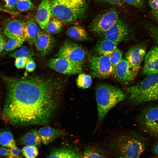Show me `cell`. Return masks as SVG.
Here are the masks:
<instances>
[{
  "mask_svg": "<svg viewBox=\"0 0 158 158\" xmlns=\"http://www.w3.org/2000/svg\"><path fill=\"white\" fill-rule=\"evenodd\" d=\"M7 95L4 111L13 124H42L48 122L56 108L60 84L50 78L2 77Z\"/></svg>",
  "mask_w": 158,
  "mask_h": 158,
  "instance_id": "obj_1",
  "label": "cell"
},
{
  "mask_svg": "<svg viewBox=\"0 0 158 158\" xmlns=\"http://www.w3.org/2000/svg\"><path fill=\"white\" fill-rule=\"evenodd\" d=\"M105 147L115 158H139L144 150L143 144L133 135L120 133L110 138Z\"/></svg>",
  "mask_w": 158,
  "mask_h": 158,
  "instance_id": "obj_2",
  "label": "cell"
},
{
  "mask_svg": "<svg viewBox=\"0 0 158 158\" xmlns=\"http://www.w3.org/2000/svg\"><path fill=\"white\" fill-rule=\"evenodd\" d=\"M98 111L97 126H99L108 112L127 97L121 89L107 83L98 85L95 91Z\"/></svg>",
  "mask_w": 158,
  "mask_h": 158,
  "instance_id": "obj_3",
  "label": "cell"
},
{
  "mask_svg": "<svg viewBox=\"0 0 158 158\" xmlns=\"http://www.w3.org/2000/svg\"><path fill=\"white\" fill-rule=\"evenodd\" d=\"M52 15L62 23L74 22L85 13L86 0H51Z\"/></svg>",
  "mask_w": 158,
  "mask_h": 158,
  "instance_id": "obj_4",
  "label": "cell"
},
{
  "mask_svg": "<svg viewBox=\"0 0 158 158\" xmlns=\"http://www.w3.org/2000/svg\"><path fill=\"white\" fill-rule=\"evenodd\" d=\"M128 102L134 104L158 101V74L147 76L136 84L125 88Z\"/></svg>",
  "mask_w": 158,
  "mask_h": 158,
  "instance_id": "obj_5",
  "label": "cell"
},
{
  "mask_svg": "<svg viewBox=\"0 0 158 158\" xmlns=\"http://www.w3.org/2000/svg\"><path fill=\"white\" fill-rule=\"evenodd\" d=\"M119 18L118 12L116 8H110L95 17L89 25V30L94 34L101 35Z\"/></svg>",
  "mask_w": 158,
  "mask_h": 158,
  "instance_id": "obj_6",
  "label": "cell"
},
{
  "mask_svg": "<svg viewBox=\"0 0 158 158\" xmlns=\"http://www.w3.org/2000/svg\"><path fill=\"white\" fill-rule=\"evenodd\" d=\"M89 63L91 74L94 78L106 79L113 75V69L108 56H92L89 58Z\"/></svg>",
  "mask_w": 158,
  "mask_h": 158,
  "instance_id": "obj_7",
  "label": "cell"
},
{
  "mask_svg": "<svg viewBox=\"0 0 158 158\" xmlns=\"http://www.w3.org/2000/svg\"><path fill=\"white\" fill-rule=\"evenodd\" d=\"M86 53L80 45L67 40L64 42L56 54L57 58L68 59L79 64L83 65Z\"/></svg>",
  "mask_w": 158,
  "mask_h": 158,
  "instance_id": "obj_8",
  "label": "cell"
},
{
  "mask_svg": "<svg viewBox=\"0 0 158 158\" xmlns=\"http://www.w3.org/2000/svg\"><path fill=\"white\" fill-rule=\"evenodd\" d=\"M47 65L59 73L67 75L79 74L83 70V65L64 58L51 59L48 61Z\"/></svg>",
  "mask_w": 158,
  "mask_h": 158,
  "instance_id": "obj_9",
  "label": "cell"
},
{
  "mask_svg": "<svg viewBox=\"0 0 158 158\" xmlns=\"http://www.w3.org/2000/svg\"><path fill=\"white\" fill-rule=\"evenodd\" d=\"M140 122L144 129L152 134L158 135V107L144 108L139 117Z\"/></svg>",
  "mask_w": 158,
  "mask_h": 158,
  "instance_id": "obj_10",
  "label": "cell"
},
{
  "mask_svg": "<svg viewBox=\"0 0 158 158\" xmlns=\"http://www.w3.org/2000/svg\"><path fill=\"white\" fill-rule=\"evenodd\" d=\"M129 33L127 24L119 18L108 30L102 35L103 38L118 43L125 40Z\"/></svg>",
  "mask_w": 158,
  "mask_h": 158,
  "instance_id": "obj_11",
  "label": "cell"
},
{
  "mask_svg": "<svg viewBox=\"0 0 158 158\" xmlns=\"http://www.w3.org/2000/svg\"><path fill=\"white\" fill-rule=\"evenodd\" d=\"M113 75L121 83L126 85L132 82L137 74L128 61L122 59L116 66Z\"/></svg>",
  "mask_w": 158,
  "mask_h": 158,
  "instance_id": "obj_12",
  "label": "cell"
},
{
  "mask_svg": "<svg viewBox=\"0 0 158 158\" xmlns=\"http://www.w3.org/2000/svg\"><path fill=\"white\" fill-rule=\"evenodd\" d=\"M146 45L144 43L137 44L130 48L126 54V59L130 63L137 75L141 63L146 55Z\"/></svg>",
  "mask_w": 158,
  "mask_h": 158,
  "instance_id": "obj_13",
  "label": "cell"
},
{
  "mask_svg": "<svg viewBox=\"0 0 158 158\" xmlns=\"http://www.w3.org/2000/svg\"><path fill=\"white\" fill-rule=\"evenodd\" d=\"M25 23V22L16 18L8 19L4 26V34L8 38L24 39Z\"/></svg>",
  "mask_w": 158,
  "mask_h": 158,
  "instance_id": "obj_14",
  "label": "cell"
},
{
  "mask_svg": "<svg viewBox=\"0 0 158 158\" xmlns=\"http://www.w3.org/2000/svg\"><path fill=\"white\" fill-rule=\"evenodd\" d=\"M142 73L148 76L158 74V45L152 47L145 55Z\"/></svg>",
  "mask_w": 158,
  "mask_h": 158,
  "instance_id": "obj_15",
  "label": "cell"
},
{
  "mask_svg": "<svg viewBox=\"0 0 158 158\" xmlns=\"http://www.w3.org/2000/svg\"><path fill=\"white\" fill-rule=\"evenodd\" d=\"M52 15L51 0H42L36 13V22L40 28L44 29Z\"/></svg>",
  "mask_w": 158,
  "mask_h": 158,
  "instance_id": "obj_16",
  "label": "cell"
},
{
  "mask_svg": "<svg viewBox=\"0 0 158 158\" xmlns=\"http://www.w3.org/2000/svg\"><path fill=\"white\" fill-rule=\"evenodd\" d=\"M54 43V38L50 34L46 32H41L34 44L37 51L41 55L44 56L50 51Z\"/></svg>",
  "mask_w": 158,
  "mask_h": 158,
  "instance_id": "obj_17",
  "label": "cell"
},
{
  "mask_svg": "<svg viewBox=\"0 0 158 158\" xmlns=\"http://www.w3.org/2000/svg\"><path fill=\"white\" fill-rule=\"evenodd\" d=\"M109 154L105 147L92 144L84 147L80 152V158H108Z\"/></svg>",
  "mask_w": 158,
  "mask_h": 158,
  "instance_id": "obj_18",
  "label": "cell"
},
{
  "mask_svg": "<svg viewBox=\"0 0 158 158\" xmlns=\"http://www.w3.org/2000/svg\"><path fill=\"white\" fill-rule=\"evenodd\" d=\"M42 142L47 145L65 134L64 131L49 126L41 128L38 131Z\"/></svg>",
  "mask_w": 158,
  "mask_h": 158,
  "instance_id": "obj_19",
  "label": "cell"
},
{
  "mask_svg": "<svg viewBox=\"0 0 158 158\" xmlns=\"http://www.w3.org/2000/svg\"><path fill=\"white\" fill-rule=\"evenodd\" d=\"M41 31L38 24L33 19L25 22L24 38L30 44H34Z\"/></svg>",
  "mask_w": 158,
  "mask_h": 158,
  "instance_id": "obj_20",
  "label": "cell"
},
{
  "mask_svg": "<svg viewBox=\"0 0 158 158\" xmlns=\"http://www.w3.org/2000/svg\"><path fill=\"white\" fill-rule=\"evenodd\" d=\"M118 43L103 38L97 43L93 49L95 55L109 56L117 47Z\"/></svg>",
  "mask_w": 158,
  "mask_h": 158,
  "instance_id": "obj_21",
  "label": "cell"
},
{
  "mask_svg": "<svg viewBox=\"0 0 158 158\" xmlns=\"http://www.w3.org/2000/svg\"><path fill=\"white\" fill-rule=\"evenodd\" d=\"M46 158H80V152L69 146L55 149Z\"/></svg>",
  "mask_w": 158,
  "mask_h": 158,
  "instance_id": "obj_22",
  "label": "cell"
},
{
  "mask_svg": "<svg viewBox=\"0 0 158 158\" xmlns=\"http://www.w3.org/2000/svg\"><path fill=\"white\" fill-rule=\"evenodd\" d=\"M20 143L25 146L40 145L42 142L38 131L33 129L27 132L20 140Z\"/></svg>",
  "mask_w": 158,
  "mask_h": 158,
  "instance_id": "obj_23",
  "label": "cell"
},
{
  "mask_svg": "<svg viewBox=\"0 0 158 158\" xmlns=\"http://www.w3.org/2000/svg\"><path fill=\"white\" fill-rule=\"evenodd\" d=\"M67 36L70 38L78 41L87 40V32L82 26L76 25L69 28L67 31Z\"/></svg>",
  "mask_w": 158,
  "mask_h": 158,
  "instance_id": "obj_24",
  "label": "cell"
},
{
  "mask_svg": "<svg viewBox=\"0 0 158 158\" xmlns=\"http://www.w3.org/2000/svg\"><path fill=\"white\" fill-rule=\"evenodd\" d=\"M9 39L7 41H5L3 50L1 54L2 55L11 52L20 47L25 41L24 39Z\"/></svg>",
  "mask_w": 158,
  "mask_h": 158,
  "instance_id": "obj_25",
  "label": "cell"
},
{
  "mask_svg": "<svg viewBox=\"0 0 158 158\" xmlns=\"http://www.w3.org/2000/svg\"><path fill=\"white\" fill-rule=\"evenodd\" d=\"M62 28V22L54 17L50 19L44 30L49 34L53 35L59 32Z\"/></svg>",
  "mask_w": 158,
  "mask_h": 158,
  "instance_id": "obj_26",
  "label": "cell"
},
{
  "mask_svg": "<svg viewBox=\"0 0 158 158\" xmlns=\"http://www.w3.org/2000/svg\"><path fill=\"white\" fill-rule=\"evenodd\" d=\"M0 145L10 148L16 146L13 136L10 132L4 131L0 133Z\"/></svg>",
  "mask_w": 158,
  "mask_h": 158,
  "instance_id": "obj_27",
  "label": "cell"
},
{
  "mask_svg": "<svg viewBox=\"0 0 158 158\" xmlns=\"http://www.w3.org/2000/svg\"><path fill=\"white\" fill-rule=\"evenodd\" d=\"M92 83L91 76L84 73H80L76 79V85L79 88H87L90 87Z\"/></svg>",
  "mask_w": 158,
  "mask_h": 158,
  "instance_id": "obj_28",
  "label": "cell"
},
{
  "mask_svg": "<svg viewBox=\"0 0 158 158\" xmlns=\"http://www.w3.org/2000/svg\"><path fill=\"white\" fill-rule=\"evenodd\" d=\"M34 53L31 49L26 46H22L19 49L11 53L10 56L15 59L20 57L32 58Z\"/></svg>",
  "mask_w": 158,
  "mask_h": 158,
  "instance_id": "obj_29",
  "label": "cell"
},
{
  "mask_svg": "<svg viewBox=\"0 0 158 158\" xmlns=\"http://www.w3.org/2000/svg\"><path fill=\"white\" fill-rule=\"evenodd\" d=\"M143 25L151 37L158 45V26L147 21L144 22Z\"/></svg>",
  "mask_w": 158,
  "mask_h": 158,
  "instance_id": "obj_30",
  "label": "cell"
},
{
  "mask_svg": "<svg viewBox=\"0 0 158 158\" xmlns=\"http://www.w3.org/2000/svg\"><path fill=\"white\" fill-rule=\"evenodd\" d=\"M122 51L117 47L109 56L113 68V73L116 66L122 59Z\"/></svg>",
  "mask_w": 158,
  "mask_h": 158,
  "instance_id": "obj_31",
  "label": "cell"
},
{
  "mask_svg": "<svg viewBox=\"0 0 158 158\" xmlns=\"http://www.w3.org/2000/svg\"><path fill=\"white\" fill-rule=\"evenodd\" d=\"M21 152L26 158H35L38 154L37 148L33 146H25L22 148Z\"/></svg>",
  "mask_w": 158,
  "mask_h": 158,
  "instance_id": "obj_32",
  "label": "cell"
},
{
  "mask_svg": "<svg viewBox=\"0 0 158 158\" xmlns=\"http://www.w3.org/2000/svg\"><path fill=\"white\" fill-rule=\"evenodd\" d=\"M33 4L31 0H17L16 8L19 11L26 12L31 9Z\"/></svg>",
  "mask_w": 158,
  "mask_h": 158,
  "instance_id": "obj_33",
  "label": "cell"
},
{
  "mask_svg": "<svg viewBox=\"0 0 158 158\" xmlns=\"http://www.w3.org/2000/svg\"><path fill=\"white\" fill-rule=\"evenodd\" d=\"M32 59V58L25 57L16 58L15 62V66L18 69L25 68L28 61Z\"/></svg>",
  "mask_w": 158,
  "mask_h": 158,
  "instance_id": "obj_34",
  "label": "cell"
},
{
  "mask_svg": "<svg viewBox=\"0 0 158 158\" xmlns=\"http://www.w3.org/2000/svg\"><path fill=\"white\" fill-rule=\"evenodd\" d=\"M8 158H22L20 150L16 146L9 149Z\"/></svg>",
  "mask_w": 158,
  "mask_h": 158,
  "instance_id": "obj_35",
  "label": "cell"
},
{
  "mask_svg": "<svg viewBox=\"0 0 158 158\" xmlns=\"http://www.w3.org/2000/svg\"><path fill=\"white\" fill-rule=\"evenodd\" d=\"M123 2L138 8H142L144 7L143 0H122Z\"/></svg>",
  "mask_w": 158,
  "mask_h": 158,
  "instance_id": "obj_36",
  "label": "cell"
},
{
  "mask_svg": "<svg viewBox=\"0 0 158 158\" xmlns=\"http://www.w3.org/2000/svg\"><path fill=\"white\" fill-rule=\"evenodd\" d=\"M36 68V64L35 62L32 59L27 62L25 67L26 70L28 72H31L33 71Z\"/></svg>",
  "mask_w": 158,
  "mask_h": 158,
  "instance_id": "obj_37",
  "label": "cell"
},
{
  "mask_svg": "<svg viewBox=\"0 0 158 158\" xmlns=\"http://www.w3.org/2000/svg\"><path fill=\"white\" fill-rule=\"evenodd\" d=\"M5 3L4 6L7 9H13L16 7L17 0H3Z\"/></svg>",
  "mask_w": 158,
  "mask_h": 158,
  "instance_id": "obj_38",
  "label": "cell"
},
{
  "mask_svg": "<svg viewBox=\"0 0 158 158\" xmlns=\"http://www.w3.org/2000/svg\"><path fill=\"white\" fill-rule=\"evenodd\" d=\"M99 1L106 2L111 4L117 6H121L123 2L122 0H98Z\"/></svg>",
  "mask_w": 158,
  "mask_h": 158,
  "instance_id": "obj_39",
  "label": "cell"
},
{
  "mask_svg": "<svg viewBox=\"0 0 158 158\" xmlns=\"http://www.w3.org/2000/svg\"><path fill=\"white\" fill-rule=\"evenodd\" d=\"M152 10L158 9V0H147Z\"/></svg>",
  "mask_w": 158,
  "mask_h": 158,
  "instance_id": "obj_40",
  "label": "cell"
},
{
  "mask_svg": "<svg viewBox=\"0 0 158 158\" xmlns=\"http://www.w3.org/2000/svg\"><path fill=\"white\" fill-rule=\"evenodd\" d=\"M152 17L156 22L158 23V9L152 10L150 12Z\"/></svg>",
  "mask_w": 158,
  "mask_h": 158,
  "instance_id": "obj_41",
  "label": "cell"
},
{
  "mask_svg": "<svg viewBox=\"0 0 158 158\" xmlns=\"http://www.w3.org/2000/svg\"><path fill=\"white\" fill-rule=\"evenodd\" d=\"M6 40L3 35L0 32V54L2 52L5 44Z\"/></svg>",
  "mask_w": 158,
  "mask_h": 158,
  "instance_id": "obj_42",
  "label": "cell"
},
{
  "mask_svg": "<svg viewBox=\"0 0 158 158\" xmlns=\"http://www.w3.org/2000/svg\"><path fill=\"white\" fill-rule=\"evenodd\" d=\"M9 154V149L0 147V156H5L8 157Z\"/></svg>",
  "mask_w": 158,
  "mask_h": 158,
  "instance_id": "obj_43",
  "label": "cell"
},
{
  "mask_svg": "<svg viewBox=\"0 0 158 158\" xmlns=\"http://www.w3.org/2000/svg\"><path fill=\"white\" fill-rule=\"evenodd\" d=\"M154 151L156 154L158 155V143H157L154 146Z\"/></svg>",
  "mask_w": 158,
  "mask_h": 158,
  "instance_id": "obj_44",
  "label": "cell"
}]
</instances>
